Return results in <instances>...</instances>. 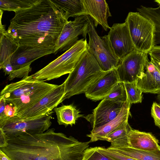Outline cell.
<instances>
[{
  "label": "cell",
  "mask_w": 160,
  "mask_h": 160,
  "mask_svg": "<svg viewBox=\"0 0 160 160\" xmlns=\"http://www.w3.org/2000/svg\"><path fill=\"white\" fill-rule=\"evenodd\" d=\"M108 36L113 51L120 61L135 50L125 21L114 23L110 27Z\"/></svg>",
  "instance_id": "obj_12"
},
{
  "label": "cell",
  "mask_w": 160,
  "mask_h": 160,
  "mask_svg": "<svg viewBox=\"0 0 160 160\" xmlns=\"http://www.w3.org/2000/svg\"><path fill=\"white\" fill-rule=\"evenodd\" d=\"M128 122L115 129L100 140L106 141L111 142L109 148L130 147L128 134L131 129Z\"/></svg>",
  "instance_id": "obj_22"
},
{
  "label": "cell",
  "mask_w": 160,
  "mask_h": 160,
  "mask_svg": "<svg viewBox=\"0 0 160 160\" xmlns=\"http://www.w3.org/2000/svg\"><path fill=\"white\" fill-rule=\"evenodd\" d=\"M148 54L134 50L121 60L116 68L119 82H136L144 74Z\"/></svg>",
  "instance_id": "obj_8"
},
{
  "label": "cell",
  "mask_w": 160,
  "mask_h": 160,
  "mask_svg": "<svg viewBox=\"0 0 160 160\" xmlns=\"http://www.w3.org/2000/svg\"><path fill=\"white\" fill-rule=\"evenodd\" d=\"M55 45L19 46L12 54L11 63L14 70L32 69V62L42 57L53 53Z\"/></svg>",
  "instance_id": "obj_11"
},
{
  "label": "cell",
  "mask_w": 160,
  "mask_h": 160,
  "mask_svg": "<svg viewBox=\"0 0 160 160\" xmlns=\"http://www.w3.org/2000/svg\"><path fill=\"white\" fill-rule=\"evenodd\" d=\"M65 84H62L52 90L32 106L18 113L21 118H33L48 114L64 100Z\"/></svg>",
  "instance_id": "obj_10"
},
{
  "label": "cell",
  "mask_w": 160,
  "mask_h": 160,
  "mask_svg": "<svg viewBox=\"0 0 160 160\" xmlns=\"http://www.w3.org/2000/svg\"><path fill=\"white\" fill-rule=\"evenodd\" d=\"M7 139L5 133L0 128V148L3 147L6 145Z\"/></svg>",
  "instance_id": "obj_34"
},
{
  "label": "cell",
  "mask_w": 160,
  "mask_h": 160,
  "mask_svg": "<svg viewBox=\"0 0 160 160\" xmlns=\"http://www.w3.org/2000/svg\"><path fill=\"white\" fill-rule=\"evenodd\" d=\"M88 48L87 39L78 40L70 49L35 73L27 80L48 81L70 73Z\"/></svg>",
  "instance_id": "obj_4"
},
{
  "label": "cell",
  "mask_w": 160,
  "mask_h": 160,
  "mask_svg": "<svg viewBox=\"0 0 160 160\" xmlns=\"http://www.w3.org/2000/svg\"><path fill=\"white\" fill-rule=\"evenodd\" d=\"M88 27L85 15L76 17L74 21H68L56 42L53 53L69 50L77 42L80 35L86 39Z\"/></svg>",
  "instance_id": "obj_9"
},
{
  "label": "cell",
  "mask_w": 160,
  "mask_h": 160,
  "mask_svg": "<svg viewBox=\"0 0 160 160\" xmlns=\"http://www.w3.org/2000/svg\"><path fill=\"white\" fill-rule=\"evenodd\" d=\"M104 72L88 48L64 82V100L85 93L89 87Z\"/></svg>",
  "instance_id": "obj_3"
},
{
  "label": "cell",
  "mask_w": 160,
  "mask_h": 160,
  "mask_svg": "<svg viewBox=\"0 0 160 160\" xmlns=\"http://www.w3.org/2000/svg\"><path fill=\"white\" fill-rule=\"evenodd\" d=\"M97 147H90L85 150L83 160H117L99 151Z\"/></svg>",
  "instance_id": "obj_29"
},
{
  "label": "cell",
  "mask_w": 160,
  "mask_h": 160,
  "mask_svg": "<svg viewBox=\"0 0 160 160\" xmlns=\"http://www.w3.org/2000/svg\"><path fill=\"white\" fill-rule=\"evenodd\" d=\"M119 82L116 68L105 72L89 87L85 93V96L93 101L102 100Z\"/></svg>",
  "instance_id": "obj_14"
},
{
  "label": "cell",
  "mask_w": 160,
  "mask_h": 160,
  "mask_svg": "<svg viewBox=\"0 0 160 160\" xmlns=\"http://www.w3.org/2000/svg\"><path fill=\"white\" fill-rule=\"evenodd\" d=\"M108 148L137 160H160V149L153 151H147L131 147Z\"/></svg>",
  "instance_id": "obj_24"
},
{
  "label": "cell",
  "mask_w": 160,
  "mask_h": 160,
  "mask_svg": "<svg viewBox=\"0 0 160 160\" xmlns=\"http://www.w3.org/2000/svg\"><path fill=\"white\" fill-rule=\"evenodd\" d=\"M16 112V108L12 103L6 101L4 110L0 114V124L17 116Z\"/></svg>",
  "instance_id": "obj_30"
},
{
  "label": "cell",
  "mask_w": 160,
  "mask_h": 160,
  "mask_svg": "<svg viewBox=\"0 0 160 160\" xmlns=\"http://www.w3.org/2000/svg\"><path fill=\"white\" fill-rule=\"evenodd\" d=\"M6 32L19 46L55 45L67 14L52 0H38L32 7L14 12Z\"/></svg>",
  "instance_id": "obj_1"
},
{
  "label": "cell",
  "mask_w": 160,
  "mask_h": 160,
  "mask_svg": "<svg viewBox=\"0 0 160 160\" xmlns=\"http://www.w3.org/2000/svg\"><path fill=\"white\" fill-rule=\"evenodd\" d=\"M123 83L129 103L131 104L141 102L142 92L137 88L135 82Z\"/></svg>",
  "instance_id": "obj_27"
},
{
  "label": "cell",
  "mask_w": 160,
  "mask_h": 160,
  "mask_svg": "<svg viewBox=\"0 0 160 160\" xmlns=\"http://www.w3.org/2000/svg\"><path fill=\"white\" fill-rule=\"evenodd\" d=\"M54 110L58 124L63 125L65 127L69 125L72 126L75 124L77 120L83 116L80 114V112L72 104L62 105L56 107Z\"/></svg>",
  "instance_id": "obj_23"
},
{
  "label": "cell",
  "mask_w": 160,
  "mask_h": 160,
  "mask_svg": "<svg viewBox=\"0 0 160 160\" xmlns=\"http://www.w3.org/2000/svg\"><path fill=\"white\" fill-rule=\"evenodd\" d=\"M0 160H12L3 152L0 149Z\"/></svg>",
  "instance_id": "obj_35"
},
{
  "label": "cell",
  "mask_w": 160,
  "mask_h": 160,
  "mask_svg": "<svg viewBox=\"0 0 160 160\" xmlns=\"http://www.w3.org/2000/svg\"><path fill=\"white\" fill-rule=\"evenodd\" d=\"M38 0H0V9L15 12L32 7Z\"/></svg>",
  "instance_id": "obj_26"
},
{
  "label": "cell",
  "mask_w": 160,
  "mask_h": 160,
  "mask_svg": "<svg viewBox=\"0 0 160 160\" xmlns=\"http://www.w3.org/2000/svg\"><path fill=\"white\" fill-rule=\"evenodd\" d=\"M124 103L104 98L91 114L84 118L90 122L92 129L101 127L114 119L119 114Z\"/></svg>",
  "instance_id": "obj_13"
},
{
  "label": "cell",
  "mask_w": 160,
  "mask_h": 160,
  "mask_svg": "<svg viewBox=\"0 0 160 160\" xmlns=\"http://www.w3.org/2000/svg\"><path fill=\"white\" fill-rule=\"evenodd\" d=\"M84 8L83 15H88L93 20L95 28L101 25L106 31L110 29L108 18L112 16L108 5L105 0H82Z\"/></svg>",
  "instance_id": "obj_16"
},
{
  "label": "cell",
  "mask_w": 160,
  "mask_h": 160,
  "mask_svg": "<svg viewBox=\"0 0 160 160\" xmlns=\"http://www.w3.org/2000/svg\"><path fill=\"white\" fill-rule=\"evenodd\" d=\"M130 147L136 149L153 151L160 149L159 141L150 132L131 128L128 135Z\"/></svg>",
  "instance_id": "obj_20"
},
{
  "label": "cell",
  "mask_w": 160,
  "mask_h": 160,
  "mask_svg": "<svg viewBox=\"0 0 160 160\" xmlns=\"http://www.w3.org/2000/svg\"><path fill=\"white\" fill-rule=\"evenodd\" d=\"M135 50L148 54L154 47V24L139 12H130L125 20Z\"/></svg>",
  "instance_id": "obj_6"
},
{
  "label": "cell",
  "mask_w": 160,
  "mask_h": 160,
  "mask_svg": "<svg viewBox=\"0 0 160 160\" xmlns=\"http://www.w3.org/2000/svg\"><path fill=\"white\" fill-rule=\"evenodd\" d=\"M154 2L157 3L159 6H160V0H156Z\"/></svg>",
  "instance_id": "obj_36"
},
{
  "label": "cell",
  "mask_w": 160,
  "mask_h": 160,
  "mask_svg": "<svg viewBox=\"0 0 160 160\" xmlns=\"http://www.w3.org/2000/svg\"><path fill=\"white\" fill-rule=\"evenodd\" d=\"M97 149L101 152L117 160H137L108 148L98 147Z\"/></svg>",
  "instance_id": "obj_31"
},
{
  "label": "cell",
  "mask_w": 160,
  "mask_h": 160,
  "mask_svg": "<svg viewBox=\"0 0 160 160\" xmlns=\"http://www.w3.org/2000/svg\"><path fill=\"white\" fill-rule=\"evenodd\" d=\"M150 58L160 64V45L154 46L148 53Z\"/></svg>",
  "instance_id": "obj_33"
},
{
  "label": "cell",
  "mask_w": 160,
  "mask_h": 160,
  "mask_svg": "<svg viewBox=\"0 0 160 160\" xmlns=\"http://www.w3.org/2000/svg\"><path fill=\"white\" fill-rule=\"evenodd\" d=\"M58 85L47 83L45 85L26 95L6 101L12 103L16 108L17 115L18 113L36 103L43 97L57 87Z\"/></svg>",
  "instance_id": "obj_19"
},
{
  "label": "cell",
  "mask_w": 160,
  "mask_h": 160,
  "mask_svg": "<svg viewBox=\"0 0 160 160\" xmlns=\"http://www.w3.org/2000/svg\"><path fill=\"white\" fill-rule=\"evenodd\" d=\"M52 112L33 118H21L17 116L0 124V128L7 139L43 132L52 125Z\"/></svg>",
  "instance_id": "obj_7"
},
{
  "label": "cell",
  "mask_w": 160,
  "mask_h": 160,
  "mask_svg": "<svg viewBox=\"0 0 160 160\" xmlns=\"http://www.w3.org/2000/svg\"><path fill=\"white\" fill-rule=\"evenodd\" d=\"M47 83L43 81L27 80L24 78L15 82L7 85L2 90L0 96L6 101L13 99L26 95Z\"/></svg>",
  "instance_id": "obj_17"
},
{
  "label": "cell",
  "mask_w": 160,
  "mask_h": 160,
  "mask_svg": "<svg viewBox=\"0 0 160 160\" xmlns=\"http://www.w3.org/2000/svg\"><path fill=\"white\" fill-rule=\"evenodd\" d=\"M130 105L127 98L119 113L114 119L103 126L92 129L90 133L87 135L90 138L91 142L100 140L101 138L128 122Z\"/></svg>",
  "instance_id": "obj_18"
},
{
  "label": "cell",
  "mask_w": 160,
  "mask_h": 160,
  "mask_svg": "<svg viewBox=\"0 0 160 160\" xmlns=\"http://www.w3.org/2000/svg\"><path fill=\"white\" fill-rule=\"evenodd\" d=\"M88 23L87 34L89 37L88 48L104 72L116 68L120 60L115 54L108 35L100 37L95 28L93 19L85 15Z\"/></svg>",
  "instance_id": "obj_5"
},
{
  "label": "cell",
  "mask_w": 160,
  "mask_h": 160,
  "mask_svg": "<svg viewBox=\"0 0 160 160\" xmlns=\"http://www.w3.org/2000/svg\"><path fill=\"white\" fill-rule=\"evenodd\" d=\"M151 115L155 125L160 128V105L156 102H153L152 104Z\"/></svg>",
  "instance_id": "obj_32"
},
{
  "label": "cell",
  "mask_w": 160,
  "mask_h": 160,
  "mask_svg": "<svg viewBox=\"0 0 160 160\" xmlns=\"http://www.w3.org/2000/svg\"><path fill=\"white\" fill-rule=\"evenodd\" d=\"M52 1L67 14L68 18L83 15L84 8L82 0Z\"/></svg>",
  "instance_id": "obj_25"
},
{
  "label": "cell",
  "mask_w": 160,
  "mask_h": 160,
  "mask_svg": "<svg viewBox=\"0 0 160 160\" xmlns=\"http://www.w3.org/2000/svg\"><path fill=\"white\" fill-rule=\"evenodd\" d=\"M55 131L51 128L8 139L6 145L0 149L12 160H83L91 141L79 142Z\"/></svg>",
  "instance_id": "obj_2"
},
{
  "label": "cell",
  "mask_w": 160,
  "mask_h": 160,
  "mask_svg": "<svg viewBox=\"0 0 160 160\" xmlns=\"http://www.w3.org/2000/svg\"><path fill=\"white\" fill-rule=\"evenodd\" d=\"M157 98L160 101V93L158 94L157 96Z\"/></svg>",
  "instance_id": "obj_37"
},
{
  "label": "cell",
  "mask_w": 160,
  "mask_h": 160,
  "mask_svg": "<svg viewBox=\"0 0 160 160\" xmlns=\"http://www.w3.org/2000/svg\"><path fill=\"white\" fill-rule=\"evenodd\" d=\"M0 68L11 62L12 54L19 45L15 39L6 32L5 26L0 27Z\"/></svg>",
  "instance_id": "obj_21"
},
{
  "label": "cell",
  "mask_w": 160,
  "mask_h": 160,
  "mask_svg": "<svg viewBox=\"0 0 160 160\" xmlns=\"http://www.w3.org/2000/svg\"><path fill=\"white\" fill-rule=\"evenodd\" d=\"M105 98L116 102H124L127 99V95L123 82H118Z\"/></svg>",
  "instance_id": "obj_28"
},
{
  "label": "cell",
  "mask_w": 160,
  "mask_h": 160,
  "mask_svg": "<svg viewBox=\"0 0 160 160\" xmlns=\"http://www.w3.org/2000/svg\"><path fill=\"white\" fill-rule=\"evenodd\" d=\"M146 63L144 74L135 82L142 92L158 94L160 93V64L150 58Z\"/></svg>",
  "instance_id": "obj_15"
}]
</instances>
